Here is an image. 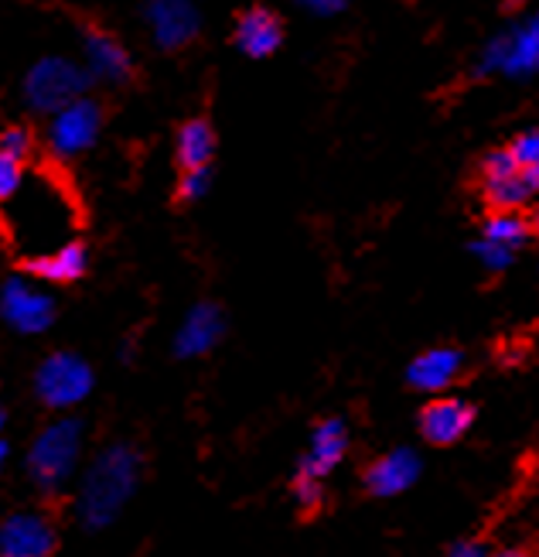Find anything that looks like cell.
<instances>
[{
	"label": "cell",
	"mask_w": 539,
	"mask_h": 557,
	"mask_svg": "<svg viewBox=\"0 0 539 557\" xmlns=\"http://www.w3.org/2000/svg\"><path fill=\"white\" fill-rule=\"evenodd\" d=\"M92 76L89 69L72 62L65 55H48V59H38L28 76H24V86H21V96L24 103H28V110L35 113H59L62 107L76 103L86 96Z\"/></svg>",
	"instance_id": "4"
},
{
	"label": "cell",
	"mask_w": 539,
	"mask_h": 557,
	"mask_svg": "<svg viewBox=\"0 0 539 557\" xmlns=\"http://www.w3.org/2000/svg\"><path fill=\"white\" fill-rule=\"evenodd\" d=\"M475 72L478 76L502 72V76H512V79L536 76L539 72V11L519 24H512L505 35L488 41L485 52L478 55Z\"/></svg>",
	"instance_id": "5"
},
{
	"label": "cell",
	"mask_w": 539,
	"mask_h": 557,
	"mask_svg": "<svg viewBox=\"0 0 539 557\" xmlns=\"http://www.w3.org/2000/svg\"><path fill=\"white\" fill-rule=\"evenodd\" d=\"M83 59H86L89 76L100 79V83L120 86V83H127L134 76L130 52L103 28H89L83 35Z\"/></svg>",
	"instance_id": "12"
},
{
	"label": "cell",
	"mask_w": 539,
	"mask_h": 557,
	"mask_svg": "<svg viewBox=\"0 0 539 557\" xmlns=\"http://www.w3.org/2000/svg\"><path fill=\"white\" fill-rule=\"evenodd\" d=\"M485 239H492V244H502V247H512L516 250L519 244H526L529 236V223H523L516 212H492L485 220Z\"/></svg>",
	"instance_id": "21"
},
{
	"label": "cell",
	"mask_w": 539,
	"mask_h": 557,
	"mask_svg": "<svg viewBox=\"0 0 539 557\" xmlns=\"http://www.w3.org/2000/svg\"><path fill=\"white\" fill-rule=\"evenodd\" d=\"M0 151L11 154V158H28L32 154V131L28 127H4L0 131Z\"/></svg>",
	"instance_id": "27"
},
{
	"label": "cell",
	"mask_w": 539,
	"mask_h": 557,
	"mask_svg": "<svg viewBox=\"0 0 539 557\" xmlns=\"http://www.w3.org/2000/svg\"><path fill=\"white\" fill-rule=\"evenodd\" d=\"M519 172H526V168L516 161V154H512V151H492V154H485V161H481V182H499V178L519 175Z\"/></svg>",
	"instance_id": "25"
},
{
	"label": "cell",
	"mask_w": 539,
	"mask_h": 557,
	"mask_svg": "<svg viewBox=\"0 0 539 557\" xmlns=\"http://www.w3.org/2000/svg\"><path fill=\"white\" fill-rule=\"evenodd\" d=\"M284 41V24L274 11L266 8H253L236 21V45L242 55L250 59H266L274 55Z\"/></svg>",
	"instance_id": "17"
},
{
	"label": "cell",
	"mask_w": 539,
	"mask_h": 557,
	"mask_svg": "<svg viewBox=\"0 0 539 557\" xmlns=\"http://www.w3.org/2000/svg\"><path fill=\"white\" fill-rule=\"evenodd\" d=\"M0 428H4V404H0Z\"/></svg>",
	"instance_id": "35"
},
{
	"label": "cell",
	"mask_w": 539,
	"mask_h": 557,
	"mask_svg": "<svg viewBox=\"0 0 539 557\" xmlns=\"http://www.w3.org/2000/svg\"><path fill=\"white\" fill-rule=\"evenodd\" d=\"M223 332H226V319H223V311H218V305H212V301L195 305L185 314V322H181V329L175 335V352L181 359L205 356L209 349H215V343L223 338Z\"/></svg>",
	"instance_id": "13"
},
{
	"label": "cell",
	"mask_w": 539,
	"mask_h": 557,
	"mask_svg": "<svg viewBox=\"0 0 539 557\" xmlns=\"http://www.w3.org/2000/svg\"><path fill=\"white\" fill-rule=\"evenodd\" d=\"M444 557H485V554H481L478 541H464V544H454Z\"/></svg>",
	"instance_id": "30"
},
{
	"label": "cell",
	"mask_w": 539,
	"mask_h": 557,
	"mask_svg": "<svg viewBox=\"0 0 539 557\" xmlns=\"http://www.w3.org/2000/svg\"><path fill=\"white\" fill-rule=\"evenodd\" d=\"M86 268H89V250L79 239H65L55 250L28 257V274L48 284H72L86 274Z\"/></svg>",
	"instance_id": "16"
},
{
	"label": "cell",
	"mask_w": 539,
	"mask_h": 557,
	"mask_svg": "<svg viewBox=\"0 0 539 557\" xmlns=\"http://www.w3.org/2000/svg\"><path fill=\"white\" fill-rule=\"evenodd\" d=\"M293 496H298V506H301V517L304 520H314L317 513L325 510L328 503V493H325V482L317 475H308V472H293V482H290Z\"/></svg>",
	"instance_id": "22"
},
{
	"label": "cell",
	"mask_w": 539,
	"mask_h": 557,
	"mask_svg": "<svg viewBox=\"0 0 539 557\" xmlns=\"http://www.w3.org/2000/svg\"><path fill=\"white\" fill-rule=\"evenodd\" d=\"M28 182V172H24V161L21 158H11L0 151V206H8L17 191Z\"/></svg>",
	"instance_id": "23"
},
{
	"label": "cell",
	"mask_w": 539,
	"mask_h": 557,
	"mask_svg": "<svg viewBox=\"0 0 539 557\" xmlns=\"http://www.w3.org/2000/svg\"><path fill=\"white\" fill-rule=\"evenodd\" d=\"M346 451H349V431H346V424H341L338 418H328V421H322V424L314 428L311 451L304 455L301 472L325 479L341 462V458H346Z\"/></svg>",
	"instance_id": "18"
},
{
	"label": "cell",
	"mask_w": 539,
	"mask_h": 557,
	"mask_svg": "<svg viewBox=\"0 0 539 557\" xmlns=\"http://www.w3.org/2000/svg\"><path fill=\"white\" fill-rule=\"evenodd\" d=\"M532 230L539 233V206H536V212H532Z\"/></svg>",
	"instance_id": "34"
},
{
	"label": "cell",
	"mask_w": 539,
	"mask_h": 557,
	"mask_svg": "<svg viewBox=\"0 0 539 557\" xmlns=\"http://www.w3.org/2000/svg\"><path fill=\"white\" fill-rule=\"evenodd\" d=\"M509 151L516 154V161H519L523 168H532V164L539 161V131L519 134L516 140H512V148H509Z\"/></svg>",
	"instance_id": "28"
},
{
	"label": "cell",
	"mask_w": 539,
	"mask_h": 557,
	"mask_svg": "<svg viewBox=\"0 0 539 557\" xmlns=\"http://www.w3.org/2000/svg\"><path fill=\"white\" fill-rule=\"evenodd\" d=\"M532 191H536V185L529 182L526 172H519V175H509L499 182H485V202L496 212H516L519 206H526L532 199Z\"/></svg>",
	"instance_id": "20"
},
{
	"label": "cell",
	"mask_w": 539,
	"mask_h": 557,
	"mask_svg": "<svg viewBox=\"0 0 539 557\" xmlns=\"http://www.w3.org/2000/svg\"><path fill=\"white\" fill-rule=\"evenodd\" d=\"M4 220L14 244L28 257H38L59 247L52 233L45 230V223H65V199L48 178L28 175L24 188L4 206Z\"/></svg>",
	"instance_id": "3"
},
{
	"label": "cell",
	"mask_w": 539,
	"mask_h": 557,
	"mask_svg": "<svg viewBox=\"0 0 539 557\" xmlns=\"http://www.w3.org/2000/svg\"><path fill=\"white\" fill-rule=\"evenodd\" d=\"M0 319L21 335H38L45 329H52L55 301L48 290H41L28 277H8L0 284Z\"/></svg>",
	"instance_id": "8"
},
{
	"label": "cell",
	"mask_w": 539,
	"mask_h": 557,
	"mask_svg": "<svg viewBox=\"0 0 539 557\" xmlns=\"http://www.w3.org/2000/svg\"><path fill=\"white\" fill-rule=\"evenodd\" d=\"M92 391V367L76 352H52L35 373V394L45 407L72 410Z\"/></svg>",
	"instance_id": "6"
},
{
	"label": "cell",
	"mask_w": 539,
	"mask_h": 557,
	"mask_svg": "<svg viewBox=\"0 0 539 557\" xmlns=\"http://www.w3.org/2000/svg\"><path fill=\"white\" fill-rule=\"evenodd\" d=\"M209 188H212L209 168H185L178 178V202H199L202 196H209Z\"/></svg>",
	"instance_id": "24"
},
{
	"label": "cell",
	"mask_w": 539,
	"mask_h": 557,
	"mask_svg": "<svg viewBox=\"0 0 539 557\" xmlns=\"http://www.w3.org/2000/svg\"><path fill=\"white\" fill-rule=\"evenodd\" d=\"M178 164L181 168H209L215 154V131L209 120H188L178 131Z\"/></svg>",
	"instance_id": "19"
},
{
	"label": "cell",
	"mask_w": 539,
	"mask_h": 557,
	"mask_svg": "<svg viewBox=\"0 0 539 557\" xmlns=\"http://www.w3.org/2000/svg\"><path fill=\"white\" fill-rule=\"evenodd\" d=\"M298 4H301L308 14H314V17H331V14H341V11H346L349 0H298Z\"/></svg>",
	"instance_id": "29"
},
{
	"label": "cell",
	"mask_w": 539,
	"mask_h": 557,
	"mask_svg": "<svg viewBox=\"0 0 539 557\" xmlns=\"http://www.w3.org/2000/svg\"><path fill=\"white\" fill-rule=\"evenodd\" d=\"M416 475H421V462H416V455L400 448V451H389L376 462H369L362 469V486L369 490L373 496H397L403 490H410Z\"/></svg>",
	"instance_id": "14"
},
{
	"label": "cell",
	"mask_w": 539,
	"mask_h": 557,
	"mask_svg": "<svg viewBox=\"0 0 539 557\" xmlns=\"http://www.w3.org/2000/svg\"><path fill=\"white\" fill-rule=\"evenodd\" d=\"M83 455V424L76 418H59L35 434L24 455V472L45 496H59L79 469Z\"/></svg>",
	"instance_id": "2"
},
{
	"label": "cell",
	"mask_w": 539,
	"mask_h": 557,
	"mask_svg": "<svg viewBox=\"0 0 539 557\" xmlns=\"http://www.w3.org/2000/svg\"><path fill=\"white\" fill-rule=\"evenodd\" d=\"M526 175H529V182H532V185L539 188V161H536L532 168H526Z\"/></svg>",
	"instance_id": "32"
},
{
	"label": "cell",
	"mask_w": 539,
	"mask_h": 557,
	"mask_svg": "<svg viewBox=\"0 0 539 557\" xmlns=\"http://www.w3.org/2000/svg\"><path fill=\"white\" fill-rule=\"evenodd\" d=\"M55 544V523L38 510H17L0 520V557H48Z\"/></svg>",
	"instance_id": "10"
},
{
	"label": "cell",
	"mask_w": 539,
	"mask_h": 557,
	"mask_svg": "<svg viewBox=\"0 0 539 557\" xmlns=\"http://www.w3.org/2000/svg\"><path fill=\"white\" fill-rule=\"evenodd\" d=\"M416 424H421V434H424L427 445L451 448V445H457L464 434L472 431L475 407L468 400H461V397H437V400L424 404Z\"/></svg>",
	"instance_id": "11"
},
{
	"label": "cell",
	"mask_w": 539,
	"mask_h": 557,
	"mask_svg": "<svg viewBox=\"0 0 539 557\" xmlns=\"http://www.w3.org/2000/svg\"><path fill=\"white\" fill-rule=\"evenodd\" d=\"M100 127H103V110L96 100H89V96H83V100L62 107L59 113H52V120H48V151H52L55 158H79L86 154L96 137H100Z\"/></svg>",
	"instance_id": "7"
},
{
	"label": "cell",
	"mask_w": 539,
	"mask_h": 557,
	"mask_svg": "<svg viewBox=\"0 0 539 557\" xmlns=\"http://www.w3.org/2000/svg\"><path fill=\"white\" fill-rule=\"evenodd\" d=\"M475 250V257L485 263L488 271H505L509 263H512V247H502V244H492V239H478V244L472 247Z\"/></svg>",
	"instance_id": "26"
},
{
	"label": "cell",
	"mask_w": 539,
	"mask_h": 557,
	"mask_svg": "<svg viewBox=\"0 0 539 557\" xmlns=\"http://www.w3.org/2000/svg\"><path fill=\"white\" fill-rule=\"evenodd\" d=\"M488 557H536V547H502V550L488 554Z\"/></svg>",
	"instance_id": "31"
},
{
	"label": "cell",
	"mask_w": 539,
	"mask_h": 557,
	"mask_svg": "<svg viewBox=\"0 0 539 557\" xmlns=\"http://www.w3.org/2000/svg\"><path fill=\"white\" fill-rule=\"evenodd\" d=\"M536 557H539V544H536Z\"/></svg>",
	"instance_id": "36"
},
{
	"label": "cell",
	"mask_w": 539,
	"mask_h": 557,
	"mask_svg": "<svg viewBox=\"0 0 539 557\" xmlns=\"http://www.w3.org/2000/svg\"><path fill=\"white\" fill-rule=\"evenodd\" d=\"M140 482V455L134 445H110L92 458V466L86 469L79 493H76V513L83 527L103 530L110 527L120 510L127 506V499L137 493Z\"/></svg>",
	"instance_id": "1"
},
{
	"label": "cell",
	"mask_w": 539,
	"mask_h": 557,
	"mask_svg": "<svg viewBox=\"0 0 539 557\" xmlns=\"http://www.w3.org/2000/svg\"><path fill=\"white\" fill-rule=\"evenodd\" d=\"M464 370V352L451 349V346H437L421 352L406 370V380L413 391H424V394H440L444 386H451Z\"/></svg>",
	"instance_id": "15"
},
{
	"label": "cell",
	"mask_w": 539,
	"mask_h": 557,
	"mask_svg": "<svg viewBox=\"0 0 539 557\" xmlns=\"http://www.w3.org/2000/svg\"><path fill=\"white\" fill-rule=\"evenodd\" d=\"M143 21L151 38L164 52H181L185 45L199 38L202 14L195 0H143Z\"/></svg>",
	"instance_id": "9"
},
{
	"label": "cell",
	"mask_w": 539,
	"mask_h": 557,
	"mask_svg": "<svg viewBox=\"0 0 539 557\" xmlns=\"http://www.w3.org/2000/svg\"><path fill=\"white\" fill-rule=\"evenodd\" d=\"M4 466H8V445L0 442V472H4Z\"/></svg>",
	"instance_id": "33"
}]
</instances>
